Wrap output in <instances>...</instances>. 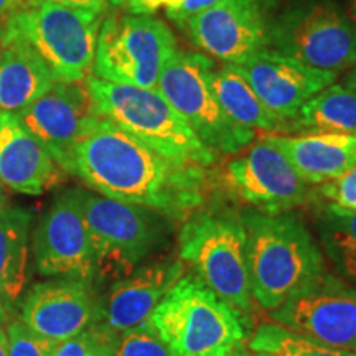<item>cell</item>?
<instances>
[{
	"label": "cell",
	"mask_w": 356,
	"mask_h": 356,
	"mask_svg": "<svg viewBox=\"0 0 356 356\" xmlns=\"http://www.w3.org/2000/svg\"><path fill=\"white\" fill-rule=\"evenodd\" d=\"M207 168L168 159L99 118L74 147L70 173L102 197L184 220L207 203Z\"/></svg>",
	"instance_id": "6da1fadb"
},
{
	"label": "cell",
	"mask_w": 356,
	"mask_h": 356,
	"mask_svg": "<svg viewBox=\"0 0 356 356\" xmlns=\"http://www.w3.org/2000/svg\"><path fill=\"white\" fill-rule=\"evenodd\" d=\"M241 221L248 236L251 292L262 309L273 312L327 273L318 244L297 215L246 211Z\"/></svg>",
	"instance_id": "7a4b0ae2"
},
{
	"label": "cell",
	"mask_w": 356,
	"mask_h": 356,
	"mask_svg": "<svg viewBox=\"0 0 356 356\" xmlns=\"http://www.w3.org/2000/svg\"><path fill=\"white\" fill-rule=\"evenodd\" d=\"M102 13L25 0L0 24V47L22 44L40 58L55 83L84 81L95 61Z\"/></svg>",
	"instance_id": "3957f363"
},
{
	"label": "cell",
	"mask_w": 356,
	"mask_h": 356,
	"mask_svg": "<svg viewBox=\"0 0 356 356\" xmlns=\"http://www.w3.org/2000/svg\"><path fill=\"white\" fill-rule=\"evenodd\" d=\"M149 322L177 356H234L248 337L241 310L193 275L178 280Z\"/></svg>",
	"instance_id": "277c9868"
},
{
	"label": "cell",
	"mask_w": 356,
	"mask_h": 356,
	"mask_svg": "<svg viewBox=\"0 0 356 356\" xmlns=\"http://www.w3.org/2000/svg\"><path fill=\"white\" fill-rule=\"evenodd\" d=\"M101 119L144 142L159 154L178 162L210 167L218 157L198 139L159 89L86 78Z\"/></svg>",
	"instance_id": "5b68a950"
},
{
	"label": "cell",
	"mask_w": 356,
	"mask_h": 356,
	"mask_svg": "<svg viewBox=\"0 0 356 356\" xmlns=\"http://www.w3.org/2000/svg\"><path fill=\"white\" fill-rule=\"evenodd\" d=\"M178 256L222 300L241 312L251 310L248 236L241 216L195 213L178 234Z\"/></svg>",
	"instance_id": "8992f818"
},
{
	"label": "cell",
	"mask_w": 356,
	"mask_h": 356,
	"mask_svg": "<svg viewBox=\"0 0 356 356\" xmlns=\"http://www.w3.org/2000/svg\"><path fill=\"white\" fill-rule=\"evenodd\" d=\"M215 61L204 53L177 50L160 73L157 89L216 157L241 154L256 132L229 119L211 86Z\"/></svg>",
	"instance_id": "52a82bcc"
},
{
	"label": "cell",
	"mask_w": 356,
	"mask_h": 356,
	"mask_svg": "<svg viewBox=\"0 0 356 356\" xmlns=\"http://www.w3.org/2000/svg\"><path fill=\"white\" fill-rule=\"evenodd\" d=\"M178 50L175 35L154 15L111 13L102 19L91 76L157 89L163 66Z\"/></svg>",
	"instance_id": "ba28073f"
},
{
	"label": "cell",
	"mask_w": 356,
	"mask_h": 356,
	"mask_svg": "<svg viewBox=\"0 0 356 356\" xmlns=\"http://www.w3.org/2000/svg\"><path fill=\"white\" fill-rule=\"evenodd\" d=\"M269 48L310 68L341 73L356 65V25L340 3L300 0L275 13Z\"/></svg>",
	"instance_id": "9c48e42d"
},
{
	"label": "cell",
	"mask_w": 356,
	"mask_h": 356,
	"mask_svg": "<svg viewBox=\"0 0 356 356\" xmlns=\"http://www.w3.org/2000/svg\"><path fill=\"white\" fill-rule=\"evenodd\" d=\"M78 198L95 249L96 279L126 277L134 273L159 241L160 213L81 188Z\"/></svg>",
	"instance_id": "30bf717a"
},
{
	"label": "cell",
	"mask_w": 356,
	"mask_h": 356,
	"mask_svg": "<svg viewBox=\"0 0 356 356\" xmlns=\"http://www.w3.org/2000/svg\"><path fill=\"white\" fill-rule=\"evenodd\" d=\"M270 320L333 348L356 353V287L323 273L270 312Z\"/></svg>",
	"instance_id": "8fae6325"
},
{
	"label": "cell",
	"mask_w": 356,
	"mask_h": 356,
	"mask_svg": "<svg viewBox=\"0 0 356 356\" xmlns=\"http://www.w3.org/2000/svg\"><path fill=\"white\" fill-rule=\"evenodd\" d=\"M275 13V0H220L184 29L207 56L239 65L269 48Z\"/></svg>",
	"instance_id": "7c38bea8"
},
{
	"label": "cell",
	"mask_w": 356,
	"mask_h": 356,
	"mask_svg": "<svg viewBox=\"0 0 356 356\" xmlns=\"http://www.w3.org/2000/svg\"><path fill=\"white\" fill-rule=\"evenodd\" d=\"M225 181L239 202L267 215L291 211L317 200L315 188L264 139L226 163Z\"/></svg>",
	"instance_id": "4fadbf2b"
},
{
	"label": "cell",
	"mask_w": 356,
	"mask_h": 356,
	"mask_svg": "<svg viewBox=\"0 0 356 356\" xmlns=\"http://www.w3.org/2000/svg\"><path fill=\"white\" fill-rule=\"evenodd\" d=\"M35 267L47 277L95 282L96 261L78 188L60 193L33 231Z\"/></svg>",
	"instance_id": "5bb4252c"
},
{
	"label": "cell",
	"mask_w": 356,
	"mask_h": 356,
	"mask_svg": "<svg viewBox=\"0 0 356 356\" xmlns=\"http://www.w3.org/2000/svg\"><path fill=\"white\" fill-rule=\"evenodd\" d=\"M15 115L48 150L58 167L68 173L74 147L99 121L86 79L53 83L43 96Z\"/></svg>",
	"instance_id": "9a60e30c"
},
{
	"label": "cell",
	"mask_w": 356,
	"mask_h": 356,
	"mask_svg": "<svg viewBox=\"0 0 356 356\" xmlns=\"http://www.w3.org/2000/svg\"><path fill=\"white\" fill-rule=\"evenodd\" d=\"M233 66L251 84L266 108L287 126L310 97L337 83L340 76L335 71L310 68L270 48Z\"/></svg>",
	"instance_id": "2e32d148"
},
{
	"label": "cell",
	"mask_w": 356,
	"mask_h": 356,
	"mask_svg": "<svg viewBox=\"0 0 356 356\" xmlns=\"http://www.w3.org/2000/svg\"><path fill=\"white\" fill-rule=\"evenodd\" d=\"M20 320L32 332L61 343L99 322L101 302L91 282L56 277L30 289L22 300Z\"/></svg>",
	"instance_id": "e0dca14e"
},
{
	"label": "cell",
	"mask_w": 356,
	"mask_h": 356,
	"mask_svg": "<svg viewBox=\"0 0 356 356\" xmlns=\"http://www.w3.org/2000/svg\"><path fill=\"white\" fill-rule=\"evenodd\" d=\"M184 273L181 261L165 259L142 266L119 279L101 304V320L97 323L118 335L149 320L155 307L184 277Z\"/></svg>",
	"instance_id": "ac0fdd59"
},
{
	"label": "cell",
	"mask_w": 356,
	"mask_h": 356,
	"mask_svg": "<svg viewBox=\"0 0 356 356\" xmlns=\"http://www.w3.org/2000/svg\"><path fill=\"white\" fill-rule=\"evenodd\" d=\"M61 168L15 114L0 113V184L42 195L60 180Z\"/></svg>",
	"instance_id": "d6986e66"
},
{
	"label": "cell",
	"mask_w": 356,
	"mask_h": 356,
	"mask_svg": "<svg viewBox=\"0 0 356 356\" xmlns=\"http://www.w3.org/2000/svg\"><path fill=\"white\" fill-rule=\"evenodd\" d=\"M264 140L277 149L302 180L312 186L330 181L356 165V136L273 134L266 136Z\"/></svg>",
	"instance_id": "ffe728a7"
},
{
	"label": "cell",
	"mask_w": 356,
	"mask_h": 356,
	"mask_svg": "<svg viewBox=\"0 0 356 356\" xmlns=\"http://www.w3.org/2000/svg\"><path fill=\"white\" fill-rule=\"evenodd\" d=\"M32 211L22 207L0 210V302L10 312L30 280V225Z\"/></svg>",
	"instance_id": "44dd1931"
},
{
	"label": "cell",
	"mask_w": 356,
	"mask_h": 356,
	"mask_svg": "<svg viewBox=\"0 0 356 356\" xmlns=\"http://www.w3.org/2000/svg\"><path fill=\"white\" fill-rule=\"evenodd\" d=\"M55 83L37 55L22 44H2L0 50V113H19Z\"/></svg>",
	"instance_id": "7402d4cb"
},
{
	"label": "cell",
	"mask_w": 356,
	"mask_h": 356,
	"mask_svg": "<svg viewBox=\"0 0 356 356\" xmlns=\"http://www.w3.org/2000/svg\"><path fill=\"white\" fill-rule=\"evenodd\" d=\"M211 86L222 111L249 131L287 132V122L274 115L233 65L221 63L211 71Z\"/></svg>",
	"instance_id": "603a6c76"
},
{
	"label": "cell",
	"mask_w": 356,
	"mask_h": 356,
	"mask_svg": "<svg viewBox=\"0 0 356 356\" xmlns=\"http://www.w3.org/2000/svg\"><path fill=\"white\" fill-rule=\"evenodd\" d=\"M287 132L356 136V89L333 83L302 106Z\"/></svg>",
	"instance_id": "cb8c5ba5"
},
{
	"label": "cell",
	"mask_w": 356,
	"mask_h": 356,
	"mask_svg": "<svg viewBox=\"0 0 356 356\" xmlns=\"http://www.w3.org/2000/svg\"><path fill=\"white\" fill-rule=\"evenodd\" d=\"M315 222L325 256L343 280L356 287V210L323 202Z\"/></svg>",
	"instance_id": "d4e9b609"
},
{
	"label": "cell",
	"mask_w": 356,
	"mask_h": 356,
	"mask_svg": "<svg viewBox=\"0 0 356 356\" xmlns=\"http://www.w3.org/2000/svg\"><path fill=\"white\" fill-rule=\"evenodd\" d=\"M248 348L274 356H356L353 351L323 345L274 322L261 323L249 340Z\"/></svg>",
	"instance_id": "484cf974"
},
{
	"label": "cell",
	"mask_w": 356,
	"mask_h": 356,
	"mask_svg": "<svg viewBox=\"0 0 356 356\" xmlns=\"http://www.w3.org/2000/svg\"><path fill=\"white\" fill-rule=\"evenodd\" d=\"M113 356H177L149 320L118 333Z\"/></svg>",
	"instance_id": "4316f807"
},
{
	"label": "cell",
	"mask_w": 356,
	"mask_h": 356,
	"mask_svg": "<svg viewBox=\"0 0 356 356\" xmlns=\"http://www.w3.org/2000/svg\"><path fill=\"white\" fill-rule=\"evenodd\" d=\"M115 333L99 323L58 343L53 356H113Z\"/></svg>",
	"instance_id": "83f0119b"
},
{
	"label": "cell",
	"mask_w": 356,
	"mask_h": 356,
	"mask_svg": "<svg viewBox=\"0 0 356 356\" xmlns=\"http://www.w3.org/2000/svg\"><path fill=\"white\" fill-rule=\"evenodd\" d=\"M6 332L8 356H53L58 346V341L32 332L20 318L8 322Z\"/></svg>",
	"instance_id": "f1b7e54d"
},
{
	"label": "cell",
	"mask_w": 356,
	"mask_h": 356,
	"mask_svg": "<svg viewBox=\"0 0 356 356\" xmlns=\"http://www.w3.org/2000/svg\"><path fill=\"white\" fill-rule=\"evenodd\" d=\"M317 198L335 203L341 208L356 210V165L341 173L340 177L318 185L315 188Z\"/></svg>",
	"instance_id": "f546056e"
},
{
	"label": "cell",
	"mask_w": 356,
	"mask_h": 356,
	"mask_svg": "<svg viewBox=\"0 0 356 356\" xmlns=\"http://www.w3.org/2000/svg\"><path fill=\"white\" fill-rule=\"evenodd\" d=\"M218 2L220 0H177L172 6L165 7V13L173 24L184 29L186 22L197 17L198 13L208 10Z\"/></svg>",
	"instance_id": "4dcf8cb0"
},
{
	"label": "cell",
	"mask_w": 356,
	"mask_h": 356,
	"mask_svg": "<svg viewBox=\"0 0 356 356\" xmlns=\"http://www.w3.org/2000/svg\"><path fill=\"white\" fill-rule=\"evenodd\" d=\"M177 0H129L127 10L134 15H154L160 7L172 6Z\"/></svg>",
	"instance_id": "1f68e13d"
},
{
	"label": "cell",
	"mask_w": 356,
	"mask_h": 356,
	"mask_svg": "<svg viewBox=\"0 0 356 356\" xmlns=\"http://www.w3.org/2000/svg\"><path fill=\"white\" fill-rule=\"evenodd\" d=\"M37 2H50V3H58V6L83 8V10L102 13V15H104L106 8H108L106 0H37Z\"/></svg>",
	"instance_id": "d6a6232c"
},
{
	"label": "cell",
	"mask_w": 356,
	"mask_h": 356,
	"mask_svg": "<svg viewBox=\"0 0 356 356\" xmlns=\"http://www.w3.org/2000/svg\"><path fill=\"white\" fill-rule=\"evenodd\" d=\"M24 2L25 0H0V24H2V22Z\"/></svg>",
	"instance_id": "836d02e7"
},
{
	"label": "cell",
	"mask_w": 356,
	"mask_h": 356,
	"mask_svg": "<svg viewBox=\"0 0 356 356\" xmlns=\"http://www.w3.org/2000/svg\"><path fill=\"white\" fill-rule=\"evenodd\" d=\"M341 8H343L350 20L356 25V0H341Z\"/></svg>",
	"instance_id": "e575fe53"
},
{
	"label": "cell",
	"mask_w": 356,
	"mask_h": 356,
	"mask_svg": "<svg viewBox=\"0 0 356 356\" xmlns=\"http://www.w3.org/2000/svg\"><path fill=\"white\" fill-rule=\"evenodd\" d=\"M0 356H8V340H7V332L3 330L2 325H0Z\"/></svg>",
	"instance_id": "d590c367"
},
{
	"label": "cell",
	"mask_w": 356,
	"mask_h": 356,
	"mask_svg": "<svg viewBox=\"0 0 356 356\" xmlns=\"http://www.w3.org/2000/svg\"><path fill=\"white\" fill-rule=\"evenodd\" d=\"M234 356H274V355H269V353H262V351H254V350H243L239 348L236 351Z\"/></svg>",
	"instance_id": "8d00e7d4"
},
{
	"label": "cell",
	"mask_w": 356,
	"mask_h": 356,
	"mask_svg": "<svg viewBox=\"0 0 356 356\" xmlns=\"http://www.w3.org/2000/svg\"><path fill=\"white\" fill-rule=\"evenodd\" d=\"M345 83L350 84L351 88L356 89V65L351 66V68L348 70V74H346L345 78Z\"/></svg>",
	"instance_id": "74e56055"
},
{
	"label": "cell",
	"mask_w": 356,
	"mask_h": 356,
	"mask_svg": "<svg viewBox=\"0 0 356 356\" xmlns=\"http://www.w3.org/2000/svg\"><path fill=\"white\" fill-rule=\"evenodd\" d=\"M108 7H114V8H127L129 0H106Z\"/></svg>",
	"instance_id": "f35d334b"
},
{
	"label": "cell",
	"mask_w": 356,
	"mask_h": 356,
	"mask_svg": "<svg viewBox=\"0 0 356 356\" xmlns=\"http://www.w3.org/2000/svg\"><path fill=\"white\" fill-rule=\"evenodd\" d=\"M8 317H10V312H8L6 307L2 305V302H0V325L7 323L8 322Z\"/></svg>",
	"instance_id": "ab89813d"
},
{
	"label": "cell",
	"mask_w": 356,
	"mask_h": 356,
	"mask_svg": "<svg viewBox=\"0 0 356 356\" xmlns=\"http://www.w3.org/2000/svg\"><path fill=\"white\" fill-rule=\"evenodd\" d=\"M6 203H7V198H6V193H3L2 184H0V210H2V208L6 207Z\"/></svg>",
	"instance_id": "60d3db41"
}]
</instances>
